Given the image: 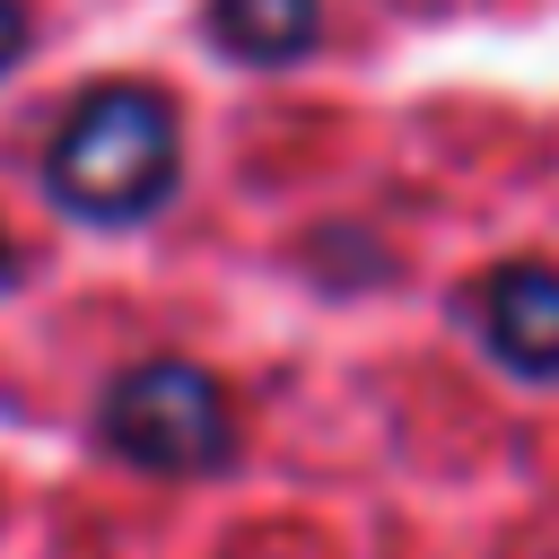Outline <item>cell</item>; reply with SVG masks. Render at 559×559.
Here are the masks:
<instances>
[{"mask_svg": "<svg viewBox=\"0 0 559 559\" xmlns=\"http://www.w3.org/2000/svg\"><path fill=\"white\" fill-rule=\"evenodd\" d=\"M175 183H183V122L148 79L87 87L44 140V192L87 227H140L166 210Z\"/></svg>", "mask_w": 559, "mask_h": 559, "instance_id": "6da1fadb", "label": "cell"}, {"mask_svg": "<svg viewBox=\"0 0 559 559\" xmlns=\"http://www.w3.org/2000/svg\"><path fill=\"white\" fill-rule=\"evenodd\" d=\"M96 437L122 463H140V472H218L236 454V411H227V393H218L210 367L148 358V367H131V376L105 384Z\"/></svg>", "mask_w": 559, "mask_h": 559, "instance_id": "7a4b0ae2", "label": "cell"}, {"mask_svg": "<svg viewBox=\"0 0 559 559\" xmlns=\"http://www.w3.org/2000/svg\"><path fill=\"white\" fill-rule=\"evenodd\" d=\"M463 323L489 341L498 367H515V376H559V271H542V262H498V271L463 297Z\"/></svg>", "mask_w": 559, "mask_h": 559, "instance_id": "3957f363", "label": "cell"}, {"mask_svg": "<svg viewBox=\"0 0 559 559\" xmlns=\"http://www.w3.org/2000/svg\"><path fill=\"white\" fill-rule=\"evenodd\" d=\"M314 35H323V0H210V44L253 70L314 52Z\"/></svg>", "mask_w": 559, "mask_h": 559, "instance_id": "277c9868", "label": "cell"}, {"mask_svg": "<svg viewBox=\"0 0 559 559\" xmlns=\"http://www.w3.org/2000/svg\"><path fill=\"white\" fill-rule=\"evenodd\" d=\"M17 52H26V9L0 0V70H17Z\"/></svg>", "mask_w": 559, "mask_h": 559, "instance_id": "5b68a950", "label": "cell"}, {"mask_svg": "<svg viewBox=\"0 0 559 559\" xmlns=\"http://www.w3.org/2000/svg\"><path fill=\"white\" fill-rule=\"evenodd\" d=\"M0 288H9V236H0Z\"/></svg>", "mask_w": 559, "mask_h": 559, "instance_id": "8992f818", "label": "cell"}]
</instances>
